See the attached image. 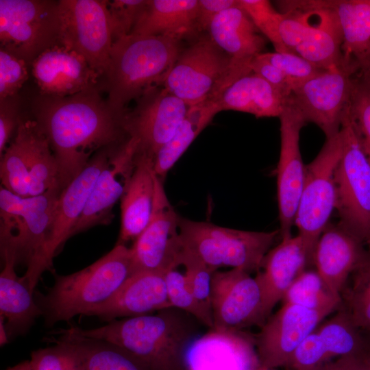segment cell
I'll use <instances>...</instances> for the list:
<instances>
[{"label": "cell", "mask_w": 370, "mask_h": 370, "mask_svg": "<svg viewBox=\"0 0 370 370\" xmlns=\"http://www.w3.org/2000/svg\"><path fill=\"white\" fill-rule=\"evenodd\" d=\"M35 116L56 160L62 190L97 152L129 138L125 115L114 113L97 88L64 97L47 96Z\"/></svg>", "instance_id": "obj_1"}, {"label": "cell", "mask_w": 370, "mask_h": 370, "mask_svg": "<svg viewBox=\"0 0 370 370\" xmlns=\"http://www.w3.org/2000/svg\"><path fill=\"white\" fill-rule=\"evenodd\" d=\"M204 326L189 313L174 307L155 314L114 319L92 329L71 325L81 336L104 340L132 353L151 370H188L186 353Z\"/></svg>", "instance_id": "obj_2"}, {"label": "cell", "mask_w": 370, "mask_h": 370, "mask_svg": "<svg viewBox=\"0 0 370 370\" xmlns=\"http://www.w3.org/2000/svg\"><path fill=\"white\" fill-rule=\"evenodd\" d=\"M181 40L164 36L129 34L113 42L104 75L108 104L120 116L131 100L164 80L182 49Z\"/></svg>", "instance_id": "obj_3"}, {"label": "cell", "mask_w": 370, "mask_h": 370, "mask_svg": "<svg viewBox=\"0 0 370 370\" xmlns=\"http://www.w3.org/2000/svg\"><path fill=\"white\" fill-rule=\"evenodd\" d=\"M133 275L130 248L117 245L88 267L71 274H54L46 294L37 293L36 302L45 325L53 326L86 314L110 299Z\"/></svg>", "instance_id": "obj_4"}, {"label": "cell", "mask_w": 370, "mask_h": 370, "mask_svg": "<svg viewBox=\"0 0 370 370\" xmlns=\"http://www.w3.org/2000/svg\"><path fill=\"white\" fill-rule=\"evenodd\" d=\"M62 188L23 197L0 188V247L12 250L16 263L23 262V276L32 292L42 273L51 269L46 251Z\"/></svg>", "instance_id": "obj_5"}, {"label": "cell", "mask_w": 370, "mask_h": 370, "mask_svg": "<svg viewBox=\"0 0 370 370\" xmlns=\"http://www.w3.org/2000/svg\"><path fill=\"white\" fill-rule=\"evenodd\" d=\"M252 73L221 49L210 35L182 49L162 86L188 106L216 101L236 79Z\"/></svg>", "instance_id": "obj_6"}, {"label": "cell", "mask_w": 370, "mask_h": 370, "mask_svg": "<svg viewBox=\"0 0 370 370\" xmlns=\"http://www.w3.org/2000/svg\"><path fill=\"white\" fill-rule=\"evenodd\" d=\"M182 245L214 271L221 267L258 272L279 230L231 229L179 217Z\"/></svg>", "instance_id": "obj_7"}, {"label": "cell", "mask_w": 370, "mask_h": 370, "mask_svg": "<svg viewBox=\"0 0 370 370\" xmlns=\"http://www.w3.org/2000/svg\"><path fill=\"white\" fill-rule=\"evenodd\" d=\"M343 147L335 171L336 208L339 223L370 248V162L347 108L342 117Z\"/></svg>", "instance_id": "obj_8"}, {"label": "cell", "mask_w": 370, "mask_h": 370, "mask_svg": "<svg viewBox=\"0 0 370 370\" xmlns=\"http://www.w3.org/2000/svg\"><path fill=\"white\" fill-rule=\"evenodd\" d=\"M61 29L59 1L0 0L1 48L28 65L61 45Z\"/></svg>", "instance_id": "obj_9"}, {"label": "cell", "mask_w": 370, "mask_h": 370, "mask_svg": "<svg viewBox=\"0 0 370 370\" xmlns=\"http://www.w3.org/2000/svg\"><path fill=\"white\" fill-rule=\"evenodd\" d=\"M343 147L340 132L326 140L315 158L305 165L303 187L294 225L312 254L336 208L335 171Z\"/></svg>", "instance_id": "obj_10"}, {"label": "cell", "mask_w": 370, "mask_h": 370, "mask_svg": "<svg viewBox=\"0 0 370 370\" xmlns=\"http://www.w3.org/2000/svg\"><path fill=\"white\" fill-rule=\"evenodd\" d=\"M358 69L355 62L345 59L294 88L289 101L299 110L306 123H314L326 138H330L340 132L342 117L349 103L352 77Z\"/></svg>", "instance_id": "obj_11"}, {"label": "cell", "mask_w": 370, "mask_h": 370, "mask_svg": "<svg viewBox=\"0 0 370 370\" xmlns=\"http://www.w3.org/2000/svg\"><path fill=\"white\" fill-rule=\"evenodd\" d=\"M61 44L83 56L101 77L107 69L113 44L107 1H59Z\"/></svg>", "instance_id": "obj_12"}, {"label": "cell", "mask_w": 370, "mask_h": 370, "mask_svg": "<svg viewBox=\"0 0 370 370\" xmlns=\"http://www.w3.org/2000/svg\"><path fill=\"white\" fill-rule=\"evenodd\" d=\"M211 306L213 329L238 332L267 321L261 285L256 277L240 269L216 271L212 276Z\"/></svg>", "instance_id": "obj_13"}, {"label": "cell", "mask_w": 370, "mask_h": 370, "mask_svg": "<svg viewBox=\"0 0 370 370\" xmlns=\"http://www.w3.org/2000/svg\"><path fill=\"white\" fill-rule=\"evenodd\" d=\"M155 184L154 206L151 220L130 247L133 274L139 271L165 273L179 265L177 260L182 249L180 216L166 196L162 180L157 175Z\"/></svg>", "instance_id": "obj_14"}, {"label": "cell", "mask_w": 370, "mask_h": 370, "mask_svg": "<svg viewBox=\"0 0 370 370\" xmlns=\"http://www.w3.org/2000/svg\"><path fill=\"white\" fill-rule=\"evenodd\" d=\"M132 112L125 114L129 137L138 142L137 155L153 161L159 150L173 137L190 106L163 86L149 90Z\"/></svg>", "instance_id": "obj_15"}, {"label": "cell", "mask_w": 370, "mask_h": 370, "mask_svg": "<svg viewBox=\"0 0 370 370\" xmlns=\"http://www.w3.org/2000/svg\"><path fill=\"white\" fill-rule=\"evenodd\" d=\"M331 313L284 303L260 328L255 345L259 366L288 367L301 342Z\"/></svg>", "instance_id": "obj_16"}, {"label": "cell", "mask_w": 370, "mask_h": 370, "mask_svg": "<svg viewBox=\"0 0 370 370\" xmlns=\"http://www.w3.org/2000/svg\"><path fill=\"white\" fill-rule=\"evenodd\" d=\"M280 121V153L277 167V192L282 238L291 235L303 187L305 165L299 147L300 132L306 123L289 99L278 117Z\"/></svg>", "instance_id": "obj_17"}, {"label": "cell", "mask_w": 370, "mask_h": 370, "mask_svg": "<svg viewBox=\"0 0 370 370\" xmlns=\"http://www.w3.org/2000/svg\"><path fill=\"white\" fill-rule=\"evenodd\" d=\"M137 148V140L129 137L113 150L97 178L71 237L94 226L111 223L113 208L121 201L136 168Z\"/></svg>", "instance_id": "obj_18"}, {"label": "cell", "mask_w": 370, "mask_h": 370, "mask_svg": "<svg viewBox=\"0 0 370 370\" xmlns=\"http://www.w3.org/2000/svg\"><path fill=\"white\" fill-rule=\"evenodd\" d=\"M31 66L41 92L49 97H64L97 88L100 78L83 56L62 44L42 53Z\"/></svg>", "instance_id": "obj_19"}, {"label": "cell", "mask_w": 370, "mask_h": 370, "mask_svg": "<svg viewBox=\"0 0 370 370\" xmlns=\"http://www.w3.org/2000/svg\"><path fill=\"white\" fill-rule=\"evenodd\" d=\"M170 307L164 273L139 271L134 273L110 299L86 315L110 322L152 314Z\"/></svg>", "instance_id": "obj_20"}, {"label": "cell", "mask_w": 370, "mask_h": 370, "mask_svg": "<svg viewBox=\"0 0 370 370\" xmlns=\"http://www.w3.org/2000/svg\"><path fill=\"white\" fill-rule=\"evenodd\" d=\"M311 263L312 254L299 234L282 238L269 251L261 265L262 271L256 276L261 285L267 319L286 291Z\"/></svg>", "instance_id": "obj_21"}, {"label": "cell", "mask_w": 370, "mask_h": 370, "mask_svg": "<svg viewBox=\"0 0 370 370\" xmlns=\"http://www.w3.org/2000/svg\"><path fill=\"white\" fill-rule=\"evenodd\" d=\"M367 247L340 223L328 224L315 246L312 263L329 289L341 298Z\"/></svg>", "instance_id": "obj_22"}, {"label": "cell", "mask_w": 370, "mask_h": 370, "mask_svg": "<svg viewBox=\"0 0 370 370\" xmlns=\"http://www.w3.org/2000/svg\"><path fill=\"white\" fill-rule=\"evenodd\" d=\"M288 10L325 9L336 15L342 35V53L359 69L370 68V0L286 1Z\"/></svg>", "instance_id": "obj_23"}, {"label": "cell", "mask_w": 370, "mask_h": 370, "mask_svg": "<svg viewBox=\"0 0 370 370\" xmlns=\"http://www.w3.org/2000/svg\"><path fill=\"white\" fill-rule=\"evenodd\" d=\"M116 147L97 152L80 173L62 190L46 251L47 261L51 267L54 256L71 237V232L85 209L98 175Z\"/></svg>", "instance_id": "obj_24"}, {"label": "cell", "mask_w": 370, "mask_h": 370, "mask_svg": "<svg viewBox=\"0 0 370 370\" xmlns=\"http://www.w3.org/2000/svg\"><path fill=\"white\" fill-rule=\"evenodd\" d=\"M3 262L0 274V314L3 317L8 339L26 334L37 317L42 315L23 277L15 271L16 258L10 250H1Z\"/></svg>", "instance_id": "obj_25"}, {"label": "cell", "mask_w": 370, "mask_h": 370, "mask_svg": "<svg viewBox=\"0 0 370 370\" xmlns=\"http://www.w3.org/2000/svg\"><path fill=\"white\" fill-rule=\"evenodd\" d=\"M156 174L153 160L136 155V164L121 199V229L117 245L134 241L149 223L153 210Z\"/></svg>", "instance_id": "obj_26"}, {"label": "cell", "mask_w": 370, "mask_h": 370, "mask_svg": "<svg viewBox=\"0 0 370 370\" xmlns=\"http://www.w3.org/2000/svg\"><path fill=\"white\" fill-rule=\"evenodd\" d=\"M198 0H147L130 34L180 40L199 32Z\"/></svg>", "instance_id": "obj_27"}, {"label": "cell", "mask_w": 370, "mask_h": 370, "mask_svg": "<svg viewBox=\"0 0 370 370\" xmlns=\"http://www.w3.org/2000/svg\"><path fill=\"white\" fill-rule=\"evenodd\" d=\"M290 95L250 73L236 79L216 100L221 111L235 110L256 118L279 117Z\"/></svg>", "instance_id": "obj_28"}, {"label": "cell", "mask_w": 370, "mask_h": 370, "mask_svg": "<svg viewBox=\"0 0 370 370\" xmlns=\"http://www.w3.org/2000/svg\"><path fill=\"white\" fill-rule=\"evenodd\" d=\"M208 31L221 49L241 64L249 66L264 47V38L258 34V29L239 5L219 14Z\"/></svg>", "instance_id": "obj_29"}, {"label": "cell", "mask_w": 370, "mask_h": 370, "mask_svg": "<svg viewBox=\"0 0 370 370\" xmlns=\"http://www.w3.org/2000/svg\"><path fill=\"white\" fill-rule=\"evenodd\" d=\"M54 334L73 348L84 370H151L132 353L112 343L85 337L68 328Z\"/></svg>", "instance_id": "obj_30"}, {"label": "cell", "mask_w": 370, "mask_h": 370, "mask_svg": "<svg viewBox=\"0 0 370 370\" xmlns=\"http://www.w3.org/2000/svg\"><path fill=\"white\" fill-rule=\"evenodd\" d=\"M24 134V164L29 176V197L60 187L58 166L49 143L35 120L21 121Z\"/></svg>", "instance_id": "obj_31"}, {"label": "cell", "mask_w": 370, "mask_h": 370, "mask_svg": "<svg viewBox=\"0 0 370 370\" xmlns=\"http://www.w3.org/2000/svg\"><path fill=\"white\" fill-rule=\"evenodd\" d=\"M221 110L216 101L190 106L173 137L158 152L153 161L155 174L162 181L187 148Z\"/></svg>", "instance_id": "obj_32"}, {"label": "cell", "mask_w": 370, "mask_h": 370, "mask_svg": "<svg viewBox=\"0 0 370 370\" xmlns=\"http://www.w3.org/2000/svg\"><path fill=\"white\" fill-rule=\"evenodd\" d=\"M320 10H323L320 22L293 53L325 69L344 61L341 50L343 35L334 13Z\"/></svg>", "instance_id": "obj_33"}, {"label": "cell", "mask_w": 370, "mask_h": 370, "mask_svg": "<svg viewBox=\"0 0 370 370\" xmlns=\"http://www.w3.org/2000/svg\"><path fill=\"white\" fill-rule=\"evenodd\" d=\"M316 330L332 361L370 345V340L362 334L363 330L353 323L343 308Z\"/></svg>", "instance_id": "obj_34"}, {"label": "cell", "mask_w": 370, "mask_h": 370, "mask_svg": "<svg viewBox=\"0 0 370 370\" xmlns=\"http://www.w3.org/2000/svg\"><path fill=\"white\" fill-rule=\"evenodd\" d=\"M342 307L353 323L370 332V248L351 274L341 293Z\"/></svg>", "instance_id": "obj_35"}, {"label": "cell", "mask_w": 370, "mask_h": 370, "mask_svg": "<svg viewBox=\"0 0 370 370\" xmlns=\"http://www.w3.org/2000/svg\"><path fill=\"white\" fill-rule=\"evenodd\" d=\"M282 301L283 304L330 313L342 307V299L332 293L316 270L304 271L286 291Z\"/></svg>", "instance_id": "obj_36"}, {"label": "cell", "mask_w": 370, "mask_h": 370, "mask_svg": "<svg viewBox=\"0 0 370 370\" xmlns=\"http://www.w3.org/2000/svg\"><path fill=\"white\" fill-rule=\"evenodd\" d=\"M347 111L370 162V68L353 75Z\"/></svg>", "instance_id": "obj_37"}, {"label": "cell", "mask_w": 370, "mask_h": 370, "mask_svg": "<svg viewBox=\"0 0 370 370\" xmlns=\"http://www.w3.org/2000/svg\"><path fill=\"white\" fill-rule=\"evenodd\" d=\"M178 264H182L184 269L188 284L195 297L204 311L212 317V280L216 271L208 267L195 254L183 245L178 258Z\"/></svg>", "instance_id": "obj_38"}, {"label": "cell", "mask_w": 370, "mask_h": 370, "mask_svg": "<svg viewBox=\"0 0 370 370\" xmlns=\"http://www.w3.org/2000/svg\"><path fill=\"white\" fill-rule=\"evenodd\" d=\"M180 264L164 273L167 295L172 307L186 312L199 320L209 330H212L213 319L201 308L188 284L184 272L179 269Z\"/></svg>", "instance_id": "obj_39"}, {"label": "cell", "mask_w": 370, "mask_h": 370, "mask_svg": "<svg viewBox=\"0 0 370 370\" xmlns=\"http://www.w3.org/2000/svg\"><path fill=\"white\" fill-rule=\"evenodd\" d=\"M239 6L246 12L256 28L273 45L278 52H288L280 36L282 13L278 12L267 0H238Z\"/></svg>", "instance_id": "obj_40"}, {"label": "cell", "mask_w": 370, "mask_h": 370, "mask_svg": "<svg viewBox=\"0 0 370 370\" xmlns=\"http://www.w3.org/2000/svg\"><path fill=\"white\" fill-rule=\"evenodd\" d=\"M54 345L33 351L31 370H84L73 348L58 338H49Z\"/></svg>", "instance_id": "obj_41"}, {"label": "cell", "mask_w": 370, "mask_h": 370, "mask_svg": "<svg viewBox=\"0 0 370 370\" xmlns=\"http://www.w3.org/2000/svg\"><path fill=\"white\" fill-rule=\"evenodd\" d=\"M260 55L285 75L293 90L324 70L294 53L262 52Z\"/></svg>", "instance_id": "obj_42"}, {"label": "cell", "mask_w": 370, "mask_h": 370, "mask_svg": "<svg viewBox=\"0 0 370 370\" xmlns=\"http://www.w3.org/2000/svg\"><path fill=\"white\" fill-rule=\"evenodd\" d=\"M147 0L107 1L113 42L131 34Z\"/></svg>", "instance_id": "obj_43"}, {"label": "cell", "mask_w": 370, "mask_h": 370, "mask_svg": "<svg viewBox=\"0 0 370 370\" xmlns=\"http://www.w3.org/2000/svg\"><path fill=\"white\" fill-rule=\"evenodd\" d=\"M331 362L320 336L314 330L296 349L288 368L291 370H326Z\"/></svg>", "instance_id": "obj_44"}, {"label": "cell", "mask_w": 370, "mask_h": 370, "mask_svg": "<svg viewBox=\"0 0 370 370\" xmlns=\"http://www.w3.org/2000/svg\"><path fill=\"white\" fill-rule=\"evenodd\" d=\"M28 64L12 53L0 49V100L17 95L28 78Z\"/></svg>", "instance_id": "obj_45"}, {"label": "cell", "mask_w": 370, "mask_h": 370, "mask_svg": "<svg viewBox=\"0 0 370 370\" xmlns=\"http://www.w3.org/2000/svg\"><path fill=\"white\" fill-rule=\"evenodd\" d=\"M17 95L0 100V157L21 121Z\"/></svg>", "instance_id": "obj_46"}, {"label": "cell", "mask_w": 370, "mask_h": 370, "mask_svg": "<svg viewBox=\"0 0 370 370\" xmlns=\"http://www.w3.org/2000/svg\"><path fill=\"white\" fill-rule=\"evenodd\" d=\"M249 67L252 73L260 76L283 92L291 95L293 89L287 77L280 69L262 58L260 53L252 59Z\"/></svg>", "instance_id": "obj_47"}, {"label": "cell", "mask_w": 370, "mask_h": 370, "mask_svg": "<svg viewBox=\"0 0 370 370\" xmlns=\"http://www.w3.org/2000/svg\"><path fill=\"white\" fill-rule=\"evenodd\" d=\"M238 5V0H198L199 32L208 30L212 20L221 12Z\"/></svg>", "instance_id": "obj_48"}, {"label": "cell", "mask_w": 370, "mask_h": 370, "mask_svg": "<svg viewBox=\"0 0 370 370\" xmlns=\"http://www.w3.org/2000/svg\"><path fill=\"white\" fill-rule=\"evenodd\" d=\"M326 370H370V345L336 359L328 365Z\"/></svg>", "instance_id": "obj_49"}, {"label": "cell", "mask_w": 370, "mask_h": 370, "mask_svg": "<svg viewBox=\"0 0 370 370\" xmlns=\"http://www.w3.org/2000/svg\"><path fill=\"white\" fill-rule=\"evenodd\" d=\"M0 344L3 345L5 343H8V337L6 332V330L4 324V319L3 317L0 316Z\"/></svg>", "instance_id": "obj_50"}, {"label": "cell", "mask_w": 370, "mask_h": 370, "mask_svg": "<svg viewBox=\"0 0 370 370\" xmlns=\"http://www.w3.org/2000/svg\"><path fill=\"white\" fill-rule=\"evenodd\" d=\"M5 370H31L29 360L23 361L13 367L6 369Z\"/></svg>", "instance_id": "obj_51"}, {"label": "cell", "mask_w": 370, "mask_h": 370, "mask_svg": "<svg viewBox=\"0 0 370 370\" xmlns=\"http://www.w3.org/2000/svg\"><path fill=\"white\" fill-rule=\"evenodd\" d=\"M256 370H273L272 369H265V368H262V367H260V366H258V369Z\"/></svg>", "instance_id": "obj_52"}]
</instances>
